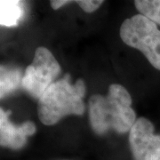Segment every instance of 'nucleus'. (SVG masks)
Wrapping results in <instances>:
<instances>
[{
  "mask_svg": "<svg viewBox=\"0 0 160 160\" xmlns=\"http://www.w3.org/2000/svg\"><path fill=\"white\" fill-rule=\"evenodd\" d=\"M89 120L93 132L100 135L110 129L118 133L130 131L136 122L130 93L121 85L112 84L107 95H92L89 100Z\"/></svg>",
  "mask_w": 160,
  "mask_h": 160,
  "instance_id": "obj_1",
  "label": "nucleus"
},
{
  "mask_svg": "<svg viewBox=\"0 0 160 160\" xmlns=\"http://www.w3.org/2000/svg\"><path fill=\"white\" fill-rule=\"evenodd\" d=\"M86 85L82 79L71 84L70 76L65 75L62 79L52 84L38 99V115L40 121L46 126L55 125L68 115H82L85 112L83 98Z\"/></svg>",
  "mask_w": 160,
  "mask_h": 160,
  "instance_id": "obj_2",
  "label": "nucleus"
},
{
  "mask_svg": "<svg viewBox=\"0 0 160 160\" xmlns=\"http://www.w3.org/2000/svg\"><path fill=\"white\" fill-rule=\"evenodd\" d=\"M119 34L124 43L142 52L155 69L160 70V29L154 22L142 14L134 15L124 21Z\"/></svg>",
  "mask_w": 160,
  "mask_h": 160,
  "instance_id": "obj_3",
  "label": "nucleus"
},
{
  "mask_svg": "<svg viewBox=\"0 0 160 160\" xmlns=\"http://www.w3.org/2000/svg\"><path fill=\"white\" fill-rule=\"evenodd\" d=\"M60 73L61 66L52 53L39 46L35 52L32 63L25 70L22 86L30 95L39 99Z\"/></svg>",
  "mask_w": 160,
  "mask_h": 160,
  "instance_id": "obj_4",
  "label": "nucleus"
},
{
  "mask_svg": "<svg viewBox=\"0 0 160 160\" xmlns=\"http://www.w3.org/2000/svg\"><path fill=\"white\" fill-rule=\"evenodd\" d=\"M153 124L145 118L136 120L129 131L133 160H159L160 135L155 134Z\"/></svg>",
  "mask_w": 160,
  "mask_h": 160,
  "instance_id": "obj_5",
  "label": "nucleus"
},
{
  "mask_svg": "<svg viewBox=\"0 0 160 160\" xmlns=\"http://www.w3.org/2000/svg\"><path fill=\"white\" fill-rule=\"evenodd\" d=\"M10 110L0 109V144L2 147L20 149L25 146L27 137L33 135L37 128L34 123L27 121L16 126L9 120Z\"/></svg>",
  "mask_w": 160,
  "mask_h": 160,
  "instance_id": "obj_6",
  "label": "nucleus"
},
{
  "mask_svg": "<svg viewBox=\"0 0 160 160\" xmlns=\"http://www.w3.org/2000/svg\"><path fill=\"white\" fill-rule=\"evenodd\" d=\"M24 14L23 4L17 0L0 1V24L6 27H15Z\"/></svg>",
  "mask_w": 160,
  "mask_h": 160,
  "instance_id": "obj_7",
  "label": "nucleus"
},
{
  "mask_svg": "<svg viewBox=\"0 0 160 160\" xmlns=\"http://www.w3.org/2000/svg\"><path fill=\"white\" fill-rule=\"evenodd\" d=\"M23 76L21 69L1 66L0 73V97L3 99L22 86Z\"/></svg>",
  "mask_w": 160,
  "mask_h": 160,
  "instance_id": "obj_8",
  "label": "nucleus"
},
{
  "mask_svg": "<svg viewBox=\"0 0 160 160\" xmlns=\"http://www.w3.org/2000/svg\"><path fill=\"white\" fill-rule=\"evenodd\" d=\"M134 5L140 14L160 25V0H136Z\"/></svg>",
  "mask_w": 160,
  "mask_h": 160,
  "instance_id": "obj_9",
  "label": "nucleus"
},
{
  "mask_svg": "<svg viewBox=\"0 0 160 160\" xmlns=\"http://www.w3.org/2000/svg\"><path fill=\"white\" fill-rule=\"evenodd\" d=\"M76 3L86 12H92L102 6L103 1L102 0H77Z\"/></svg>",
  "mask_w": 160,
  "mask_h": 160,
  "instance_id": "obj_10",
  "label": "nucleus"
},
{
  "mask_svg": "<svg viewBox=\"0 0 160 160\" xmlns=\"http://www.w3.org/2000/svg\"><path fill=\"white\" fill-rule=\"evenodd\" d=\"M71 1H68V0H52V1H51V6L53 10H58L62 6H63L64 5H67Z\"/></svg>",
  "mask_w": 160,
  "mask_h": 160,
  "instance_id": "obj_11",
  "label": "nucleus"
},
{
  "mask_svg": "<svg viewBox=\"0 0 160 160\" xmlns=\"http://www.w3.org/2000/svg\"><path fill=\"white\" fill-rule=\"evenodd\" d=\"M159 160H160V159H159Z\"/></svg>",
  "mask_w": 160,
  "mask_h": 160,
  "instance_id": "obj_12",
  "label": "nucleus"
}]
</instances>
